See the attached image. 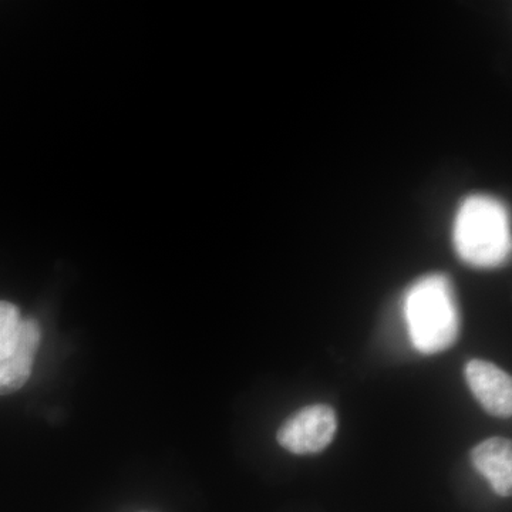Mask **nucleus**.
Here are the masks:
<instances>
[{
  "label": "nucleus",
  "instance_id": "1",
  "mask_svg": "<svg viewBox=\"0 0 512 512\" xmlns=\"http://www.w3.org/2000/svg\"><path fill=\"white\" fill-rule=\"evenodd\" d=\"M403 311L410 340L423 355H436L456 343L461 328L460 308L446 275L417 279L407 289Z\"/></svg>",
  "mask_w": 512,
  "mask_h": 512
},
{
  "label": "nucleus",
  "instance_id": "2",
  "mask_svg": "<svg viewBox=\"0 0 512 512\" xmlns=\"http://www.w3.org/2000/svg\"><path fill=\"white\" fill-rule=\"evenodd\" d=\"M453 245L474 268H497L511 255V218L504 202L474 194L461 202L453 222Z\"/></svg>",
  "mask_w": 512,
  "mask_h": 512
},
{
  "label": "nucleus",
  "instance_id": "3",
  "mask_svg": "<svg viewBox=\"0 0 512 512\" xmlns=\"http://www.w3.org/2000/svg\"><path fill=\"white\" fill-rule=\"evenodd\" d=\"M338 430L335 410L326 404L303 407L282 424L278 443L293 454H315L332 443Z\"/></svg>",
  "mask_w": 512,
  "mask_h": 512
},
{
  "label": "nucleus",
  "instance_id": "4",
  "mask_svg": "<svg viewBox=\"0 0 512 512\" xmlns=\"http://www.w3.org/2000/svg\"><path fill=\"white\" fill-rule=\"evenodd\" d=\"M466 380L485 412L495 417L512 413L511 376L487 360H471L466 366Z\"/></svg>",
  "mask_w": 512,
  "mask_h": 512
},
{
  "label": "nucleus",
  "instance_id": "5",
  "mask_svg": "<svg viewBox=\"0 0 512 512\" xmlns=\"http://www.w3.org/2000/svg\"><path fill=\"white\" fill-rule=\"evenodd\" d=\"M39 343V323L33 319H23L15 349L0 359V394H10L25 386L32 375Z\"/></svg>",
  "mask_w": 512,
  "mask_h": 512
},
{
  "label": "nucleus",
  "instance_id": "6",
  "mask_svg": "<svg viewBox=\"0 0 512 512\" xmlns=\"http://www.w3.org/2000/svg\"><path fill=\"white\" fill-rule=\"evenodd\" d=\"M471 461L481 476L490 481L494 493L510 497L512 490V444L503 437H493L471 451Z\"/></svg>",
  "mask_w": 512,
  "mask_h": 512
},
{
  "label": "nucleus",
  "instance_id": "7",
  "mask_svg": "<svg viewBox=\"0 0 512 512\" xmlns=\"http://www.w3.org/2000/svg\"><path fill=\"white\" fill-rule=\"evenodd\" d=\"M22 322L19 309L13 303L0 301V359L15 349Z\"/></svg>",
  "mask_w": 512,
  "mask_h": 512
}]
</instances>
